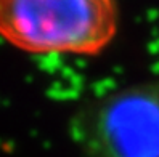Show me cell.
<instances>
[{
  "label": "cell",
  "instance_id": "obj_1",
  "mask_svg": "<svg viewBox=\"0 0 159 157\" xmlns=\"http://www.w3.org/2000/svg\"><path fill=\"white\" fill-rule=\"evenodd\" d=\"M119 23L117 0H0V39L29 55L98 56Z\"/></svg>",
  "mask_w": 159,
  "mask_h": 157
},
{
  "label": "cell",
  "instance_id": "obj_2",
  "mask_svg": "<svg viewBox=\"0 0 159 157\" xmlns=\"http://www.w3.org/2000/svg\"><path fill=\"white\" fill-rule=\"evenodd\" d=\"M71 135L84 157H159V80L84 101L72 116Z\"/></svg>",
  "mask_w": 159,
  "mask_h": 157
}]
</instances>
